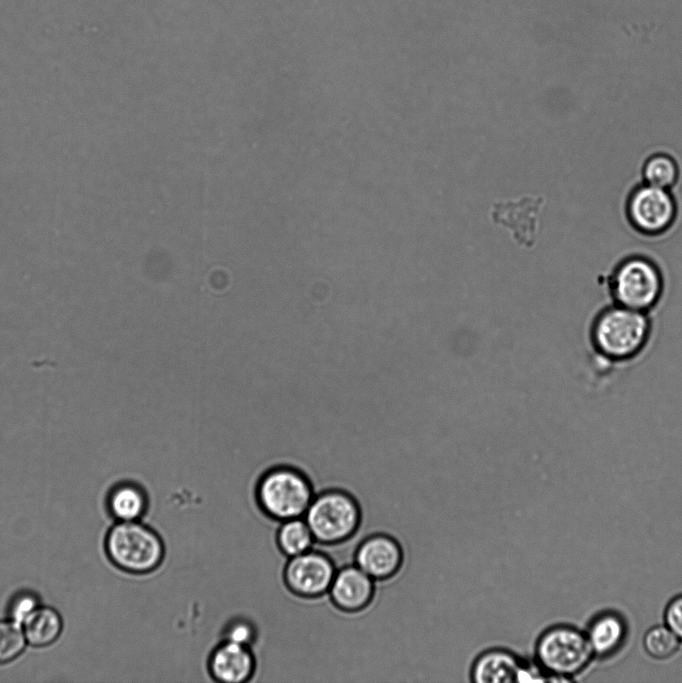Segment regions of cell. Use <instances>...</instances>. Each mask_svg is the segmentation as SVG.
Segmentation results:
<instances>
[{
	"instance_id": "obj_9",
	"label": "cell",
	"mask_w": 682,
	"mask_h": 683,
	"mask_svg": "<svg viewBox=\"0 0 682 683\" xmlns=\"http://www.w3.org/2000/svg\"><path fill=\"white\" fill-rule=\"evenodd\" d=\"M374 590L375 580L353 563L337 568L327 594L337 610L353 616L368 606Z\"/></svg>"
},
{
	"instance_id": "obj_19",
	"label": "cell",
	"mask_w": 682,
	"mask_h": 683,
	"mask_svg": "<svg viewBox=\"0 0 682 683\" xmlns=\"http://www.w3.org/2000/svg\"><path fill=\"white\" fill-rule=\"evenodd\" d=\"M27 640L22 625L13 620H0V664L17 658L25 649Z\"/></svg>"
},
{
	"instance_id": "obj_8",
	"label": "cell",
	"mask_w": 682,
	"mask_h": 683,
	"mask_svg": "<svg viewBox=\"0 0 682 683\" xmlns=\"http://www.w3.org/2000/svg\"><path fill=\"white\" fill-rule=\"evenodd\" d=\"M336 570V564L330 555L309 550L288 559L283 570V580L294 595L318 598L327 594Z\"/></svg>"
},
{
	"instance_id": "obj_7",
	"label": "cell",
	"mask_w": 682,
	"mask_h": 683,
	"mask_svg": "<svg viewBox=\"0 0 682 683\" xmlns=\"http://www.w3.org/2000/svg\"><path fill=\"white\" fill-rule=\"evenodd\" d=\"M545 673L536 661L507 648L482 652L471 669V683H509L544 681Z\"/></svg>"
},
{
	"instance_id": "obj_17",
	"label": "cell",
	"mask_w": 682,
	"mask_h": 683,
	"mask_svg": "<svg viewBox=\"0 0 682 683\" xmlns=\"http://www.w3.org/2000/svg\"><path fill=\"white\" fill-rule=\"evenodd\" d=\"M314 542L313 534L303 517L282 521L276 533L277 546L288 558L311 550Z\"/></svg>"
},
{
	"instance_id": "obj_13",
	"label": "cell",
	"mask_w": 682,
	"mask_h": 683,
	"mask_svg": "<svg viewBox=\"0 0 682 683\" xmlns=\"http://www.w3.org/2000/svg\"><path fill=\"white\" fill-rule=\"evenodd\" d=\"M256 668V659L249 646L223 640L210 653L208 670L214 680L222 683H243Z\"/></svg>"
},
{
	"instance_id": "obj_5",
	"label": "cell",
	"mask_w": 682,
	"mask_h": 683,
	"mask_svg": "<svg viewBox=\"0 0 682 683\" xmlns=\"http://www.w3.org/2000/svg\"><path fill=\"white\" fill-rule=\"evenodd\" d=\"M303 518L315 542L333 547L355 535L361 512L352 495L342 489L330 488L313 497Z\"/></svg>"
},
{
	"instance_id": "obj_4",
	"label": "cell",
	"mask_w": 682,
	"mask_h": 683,
	"mask_svg": "<svg viewBox=\"0 0 682 683\" xmlns=\"http://www.w3.org/2000/svg\"><path fill=\"white\" fill-rule=\"evenodd\" d=\"M105 550L119 569L132 574H145L157 569L163 561L162 539L149 526L139 521H118L106 535Z\"/></svg>"
},
{
	"instance_id": "obj_18",
	"label": "cell",
	"mask_w": 682,
	"mask_h": 683,
	"mask_svg": "<svg viewBox=\"0 0 682 683\" xmlns=\"http://www.w3.org/2000/svg\"><path fill=\"white\" fill-rule=\"evenodd\" d=\"M680 639L665 625L650 628L643 639L645 651L655 659H667L679 648Z\"/></svg>"
},
{
	"instance_id": "obj_21",
	"label": "cell",
	"mask_w": 682,
	"mask_h": 683,
	"mask_svg": "<svg viewBox=\"0 0 682 683\" xmlns=\"http://www.w3.org/2000/svg\"><path fill=\"white\" fill-rule=\"evenodd\" d=\"M40 606L37 595L29 591L16 594L9 605V617L11 620L22 623Z\"/></svg>"
},
{
	"instance_id": "obj_2",
	"label": "cell",
	"mask_w": 682,
	"mask_h": 683,
	"mask_svg": "<svg viewBox=\"0 0 682 683\" xmlns=\"http://www.w3.org/2000/svg\"><path fill=\"white\" fill-rule=\"evenodd\" d=\"M609 302L652 314L664 299L666 284L659 267L644 257L620 262L604 280Z\"/></svg>"
},
{
	"instance_id": "obj_14",
	"label": "cell",
	"mask_w": 682,
	"mask_h": 683,
	"mask_svg": "<svg viewBox=\"0 0 682 683\" xmlns=\"http://www.w3.org/2000/svg\"><path fill=\"white\" fill-rule=\"evenodd\" d=\"M586 637L594 654L608 656L618 650L624 642L626 624L616 613H601L590 623Z\"/></svg>"
},
{
	"instance_id": "obj_22",
	"label": "cell",
	"mask_w": 682,
	"mask_h": 683,
	"mask_svg": "<svg viewBox=\"0 0 682 683\" xmlns=\"http://www.w3.org/2000/svg\"><path fill=\"white\" fill-rule=\"evenodd\" d=\"M256 629L245 619L231 621L224 629L223 640L249 646L255 641Z\"/></svg>"
},
{
	"instance_id": "obj_12",
	"label": "cell",
	"mask_w": 682,
	"mask_h": 683,
	"mask_svg": "<svg viewBox=\"0 0 682 683\" xmlns=\"http://www.w3.org/2000/svg\"><path fill=\"white\" fill-rule=\"evenodd\" d=\"M543 205L544 199L540 196L498 202L494 205L492 218L496 224L509 228L517 242L530 246L539 231V216Z\"/></svg>"
},
{
	"instance_id": "obj_10",
	"label": "cell",
	"mask_w": 682,
	"mask_h": 683,
	"mask_svg": "<svg viewBox=\"0 0 682 683\" xmlns=\"http://www.w3.org/2000/svg\"><path fill=\"white\" fill-rule=\"evenodd\" d=\"M629 214L640 231L650 234L661 233L673 222L675 205L664 189L649 185L633 194L629 203Z\"/></svg>"
},
{
	"instance_id": "obj_15",
	"label": "cell",
	"mask_w": 682,
	"mask_h": 683,
	"mask_svg": "<svg viewBox=\"0 0 682 683\" xmlns=\"http://www.w3.org/2000/svg\"><path fill=\"white\" fill-rule=\"evenodd\" d=\"M110 514L118 521H139L148 507L144 490L132 482L115 485L107 498Z\"/></svg>"
},
{
	"instance_id": "obj_24",
	"label": "cell",
	"mask_w": 682,
	"mask_h": 683,
	"mask_svg": "<svg viewBox=\"0 0 682 683\" xmlns=\"http://www.w3.org/2000/svg\"><path fill=\"white\" fill-rule=\"evenodd\" d=\"M362 615H363L365 621H366L370 626H373V623H371V622L366 618V616H365V614H364V610H362ZM374 626H375V630L378 631V626H376V625H374ZM379 629H380V633H381V628L379 627ZM382 629H383V627H382ZM387 633H389V632L383 630V634H384V635H386ZM390 634H391V633H390ZM412 635H413V634H412ZM391 638H392V639H396V635H395V634H391ZM423 638H424V637H423ZM404 639H405L406 643H413V640H414V643H415V644H421V643L425 642L422 638H420V639H414L413 637H412V638H406L405 635H403L402 637L399 636L400 642H403Z\"/></svg>"
},
{
	"instance_id": "obj_16",
	"label": "cell",
	"mask_w": 682,
	"mask_h": 683,
	"mask_svg": "<svg viewBox=\"0 0 682 683\" xmlns=\"http://www.w3.org/2000/svg\"><path fill=\"white\" fill-rule=\"evenodd\" d=\"M27 643L34 647H46L54 643L63 629V621L54 608L39 606L23 623Z\"/></svg>"
},
{
	"instance_id": "obj_3",
	"label": "cell",
	"mask_w": 682,
	"mask_h": 683,
	"mask_svg": "<svg viewBox=\"0 0 682 683\" xmlns=\"http://www.w3.org/2000/svg\"><path fill=\"white\" fill-rule=\"evenodd\" d=\"M255 495L264 514L279 522L303 517L315 496L304 472L288 465L264 472L256 484Z\"/></svg>"
},
{
	"instance_id": "obj_11",
	"label": "cell",
	"mask_w": 682,
	"mask_h": 683,
	"mask_svg": "<svg viewBox=\"0 0 682 683\" xmlns=\"http://www.w3.org/2000/svg\"><path fill=\"white\" fill-rule=\"evenodd\" d=\"M403 562L399 543L389 535L373 534L363 539L356 548L354 564L374 580L394 576Z\"/></svg>"
},
{
	"instance_id": "obj_23",
	"label": "cell",
	"mask_w": 682,
	"mask_h": 683,
	"mask_svg": "<svg viewBox=\"0 0 682 683\" xmlns=\"http://www.w3.org/2000/svg\"><path fill=\"white\" fill-rule=\"evenodd\" d=\"M664 617L666 626L682 640V595L668 603Z\"/></svg>"
},
{
	"instance_id": "obj_6",
	"label": "cell",
	"mask_w": 682,
	"mask_h": 683,
	"mask_svg": "<svg viewBox=\"0 0 682 683\" xmlns=\"http://www.w3.org/2000/svg\"><path fill=\"white\" fill-rule=\"evenodd\" d=\"M594 652L586 634L569 625L543 630L534 646V660L550 676H572L582 671Z\"/></svg>"
},
{
	"instance_id": "obj_1",
	"label": "cell",
	"mask_w": 682,
	"mask_h": 683,
	"mask_svg": "<svg viewBox=\"0 0 682 683\" xmlns=\"http://www.w3.org/2000/svg\"><path fill=\"white\" fill-rule=\"evenodd\" d=\"M648 313L609 302L593 315L587 341L598 370L612 371L638 360L653 338Z\"/></svg>"
},
{
	"instance_id": "obj_20",
	"label": "cell",
	"mask_w": 682,
	"mask_h": 683,
	"mask_svg": "<svg viewBox=\"0 0 682 683\" xmlns=\"http://www.w3.org/2000/svg\"><path fill=\"white\" fill-rule=\"evenodd\" d=\"M644 174L650 185L665 189L676 182L678 170L671 158L657 155L646 163Z\"/></svg>"
},
{
	"instance_id": "obj_25",
	"label": "cell",
	"mask_w": 682,
	"mask_h": 683,
	"mask_svg": "<svg viewBox=\"0 0 682 683\" xmlns=\"http://www.w3.org/2000/svg\"><path fill=\"white\" fill-rule=\"evenodd\" d=\"M361 616H362L363 620L365 621V619H364V617H363V615H362V611H361ZM365 622H366V621H365ZM367 625L370 627V625H369L368 623H367ZM374 629H375V627H374ZM379 631H380V629H379ZM375 632L378 633L377 630H375ZM384 637L386 638V635H384ZM391 640H392L393 642L396 641V639H392V638H391ZM399 641H400V640H399ZM405 642H406V641H405V639H404V641H403V642H400V644H404ZM406 644H407L408 646H414V645H415L416 647H419V646H422V645H423V643H421V644H415V643H414V640H413V643H406Z\"/></svg>"
}]
</instances>
